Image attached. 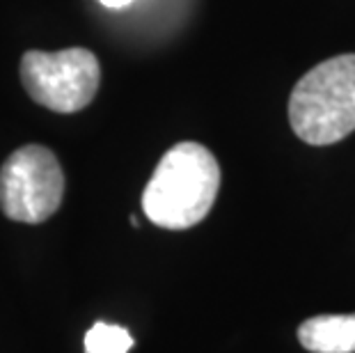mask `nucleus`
I'll return each instance as SVG.
<instances>
[{
  "mask_svg": "<svg viewBox=\"0 0 355 353\" xmlns=\"http://www.w3.org/2000/svg\"><path fill=\"white\" fill-rule=\"evenodd\" d=\"M300 344L312 353H355V314H319L300 324Z\"/></svg>",
  "mask_w": 355,
  "mask_h": 353,
  "instance_id": "39448f33",
  "label": "nucleus"
},
{
  "mask_svg": "<svg viewBox=\"0 0 355 353\" xmlns=\"http://www.w3.org/2000/svg\"><path fill=\"white\" fill-rule=\"evenodd\" d=\"M64 172L44 145L17 149L0 168V209L17 223L49 221L62 205Z\"/></svg>",
  "mask_w": 355,
  "mask_h": 353,
  "instance_id": "20e7f679",
  "label": "nucleus"
},
{
  "mask_svg": "<svg viewBox=\"0 0 355 353\" xmlns=\"http://www.w3.org/2000/svg\"><path fill=\"white\" fill-rule=\"evenodd\" d=\"M133 337L126 328L96 321L85 335V353H128Z\"/></svg>",
  "mask_w": 355,
  "mask_h": 353,
  "instance_id": "423d86ee",
  "label": "nucleus"
},
{
  "mask_svg": "<svg viewBox=\"0 0 355 353\" xmlns=\"http://www.w3.org/2000/svg\"><path fill=\"white\" fill-rule=\"evenodd\" d=\"M99 3L105 7H112V10H117V7H126L128 3H133V0H99Z\"/></svg>",
  "mask_w": 355,
  "mask_h": 353,
  "instance_id": "0eeeda50",
  "label": "nucleus"
},
{
  "mask_svg": "<svg viewBox=\"0 0 355 353\" xmlns=\"http://www.w3.org/2000/svg\"><path fill=\"white\" fill-rule=\"evenodd\" d=\"M21 83L33 101L67 115L92 103L101 83V67L87 49H64L55 53L28 51L21 58Z\"/></svg>",
  "mask_w": 355,
  "mask_h": 353,
  "instance_id": "7ed1b4c3",
  "label": "nucleus"
},
{
  "mask_svg": "<svg viewBox=\"0 0 355 353\" xmlns=\"http://www.w3.org/2000/svg\"><path fill=\"white\" fill-rule=\"evenodd\" d=\"M289 124L314 147L335 145L355 131V53L312 67L291 89Z\"/></svg>",
  "mask_w": 355,
  "mask_h": 353,
  "instance_id": "f03ea898",
  "label": "nucleus"
},
{
  "mask_svg": "<svg viewBox=\"0 0 355 353\" xmlns=\"http://www.w3.org/2000/svg\"><path fill=\"white\" fill-rule=\"evenodd\" d=\"M220 191V165L200 142H179L158 161L142 193V212L163 230L195 227Z\"/></svg>",
  "mask_w": 355,
  "mask_h": 353,
  "instance_id": "f257e3e1",
  "label": "nucleus"
}]
</instances>
